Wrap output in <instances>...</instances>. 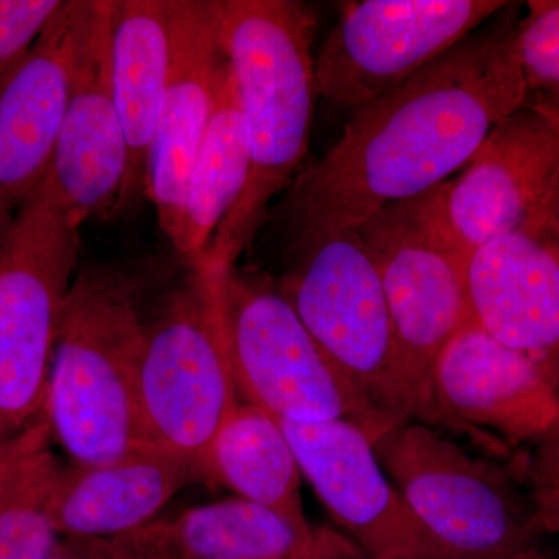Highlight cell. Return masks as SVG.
<instances>
[{
    "label": "cell",
    "instance_id": "6da1fadb",
    "mask_svg": "<svg viewBox=\"0 0 559 559\" xmlns=\"http://www.w3.org/2000/svg\"><path fill=\"white\" fill-rule=\"evenodd\" d=\"M516 31L509 20L480 27L353 109L337 142L300 170L263 227L280 241L356 230L381 209L448 182L492 128L528 105Z\"/></svg>",
    "mask_w": 559,
    "mask_h": 559
},
{
    "label": "cell",
    "instance_id": "7a4b0ae2",
    "mask_svg": "<svg viewBox=\"0 0 559 559\" xmlns=\"http://www.w3.org/2000/svg\"><path fill=\"white\" fill-rule=\"evenodd\" d=\"M209 5L237 83L250 160L240 200L197 263L226 274L253 245L271 201L288 190L307 157L319 95L311 51L318 17L297 0H209Z\"/></svg>",
    "mask_w": 559,
    "mask_h": 559
},
{
    "label": "cell",
    "instance_id": "3957f363",
    "mask_svg": "<svg viewBox=\"0 0 559 559\" xmlns=\"http://www.w3.org/2000/svg\"><path fill=\"white\" fill-rule=\"evenodd\" d=\"M145 325L138 280L128 272L94 264L73 278L51 360L46 419L75 465L153 447L135 395Z\"/></svg>",
    "mask_w": 559,
    "mask_h": 559
},
{
    "label": "cell",
    "instance_id": "277c9868",
    "mask_svg": "<svg viewBox=\"0 0 559 559\" xmlns=\"http://www.w3.org/2000/svg\"><path fill=\"white\" fill-rule=\"evenodd\" d=\"M373 451L447 559H554L527 489L502 466L421 421L392 426Z\"/></svg>",
    "mask_w": 559,
    "mask_h": 559
},
{
    "label": "cell",
    "instance_id": "5b68a950",
    "mask_svg": "<svg viewBox=\"0 0 559 559\" xmlns=\"http://www.w3.org/2000/svg\"><path fill=\"white\" fill-rule=\"evenodd\" d=\"M190 270L146 320L135 395L150 444L197 466L205 480L210 448L241 401L224 334V274Z\"/></svg>",
    "mask_w": 559,
    "mask_h": 559
},
{
    "label": "cell",
    "instance_id": "8992f818",
    "mask_svg": "<svg viewBox=\"0 0 559 559\" xmlns=\"http://www.w3.org/2000/svg\"><path fill=\"white\" fill-rule=\"evenodd\" d=\"M444 183L381 209L356 229L388 299L401 381L417 421L429 426H440L430 400V370L441 349L473 320L468 257L448 226Z\"/></svg>",
    "mask_w": 559,
    "mask_h": 559
},
{
    "label": "cell",
    "instance_id": "52a82bcc",
    "mask_svg": "<svg viewBox=\"0 0 559 559\" xmlns=\"http://www.w3.org/2000/svg\"><path fill=\"white\" fill-rule=\"evenodd\" d=\"M227 352L241 403L296 423H355L371 443L392 423L326 358L277 283L238 271L221 280Z\"/></svg>",
    "mask_w": 559,
    "mask_h": 559
},
{
    "label": "cell",
    "instance_id": "ba28073f",
    "mask_svg": "<svg viewBox=\"0 0 559 559\" xmlns=\"http://www.w3.org/2000/svg\"><path fill=\"white\" fill-rule=\"evenodd\" d=\"M277 283L326 358L392 425L417 421L380 275L358 231L282 241Z\"/></svg>",
    "mask_w": 559,
    "mask_h": 559
},
{
    "label": "cell",
    "instance_id": "9c48e42d",
    "mask_svg": "<svg viewBox=\"0 0 559 559\" xmlns=\"http://www.w3.org/2000/svg\"><path fill=\"white\" fill-rule=\"evenodd\" d=\"M80 227L43 183L0 241V444L46 417Z\"/></svg>",
    "mask_w": 559,
    "mask_h": 559
},
{
    "label": "cell",
    "instance_id": "30bf717a",
    "mask_svg": "<svg viewBox=\"0 0 559 559\" xmlns=\"http://www.w3.org/2000/svg\"><path fill=\"white\" fill-rule=\"evenodd\" d=\"M318 58L319 95L358 109L479 31L509 7L499 0H353L341 2Z\"/></svg>",
    "mask_w": 559,
    "mask_h": 559
},
{
    "label": "cell",
    "instance_id": "8fae6325",
    "mask_svg": "<svg viewBox=\"0 0 559 559\" xmlns=\"http://www.w3.org/2000/svg\"><path fill=\"white\" fill-rule=\"evenodd\" d=\"M559 202V139L532 106L511 114L444 183V213L466 257L506 235L546 237Z\"/></svg>",
    "mask_w": 559,
    "mask_h": 559
},
{
    "label": "cell",
    "instance_id": "7c38bea8",
    "mask_svg": "<svg viewBox=\"0 0 559 559\" xmlns=\"http://www.w3.org/2000/svg\"><path fill=\"white\" fill-rule=\"evenodd\" d=\"M430 400L441 428L489 447L538 443L559 423L557 381L538 360L500 344L471 320L430 370Z\"/></svg>",
    "mask_w": 559,
    "mask_h": 559
},
{
    "label": "cell",
    "instance_id": "4fadbf2b",
    "mask_svg": "<svg viewBox=\"0 0 559 559\" xmlns=\"http://www.w3.org/2000/svg\"><path fill=\"white\" fill-rule=\"evenodd\" d=\"M277 421L301 474L367 558L447 559L393 487L358 425L345 419Z\"/></svg>",
    "mask_w": 559,
    "mask_h": 559
},
{
    "label": "cell",
    "instance_id": "5bb4252c",
    "mask_svg": "<svg viewBox=\"0 0 559 559\" xmlns=\"http://www.w3.org/2000/svg\"><path fill=\"white\" fill-rule=\"evenodd\" d=\"M112 2L86 0L47 189L76 223L117 213L128 151L110 79Z\"/></svg>",
    "mask_w": 559,
    "mask_h": 559
},
{
    "label": "cell",
    "instance_id": "9a60e30c",
    "mask_svg": "<svg viewBox=\"0 0 559 559\" xmlns=\"http://www.w3.org/2000/svg\"><path fill=\"white\" fill-rule=\"evenodd\" d=\"M86 0H66L0 80V241L49 176L68 108Z\"/></svg>",
    "mask_w": 559,
    "mask_h": 559
},
{
    "label": "cell",
    "instance_id": "2e32d148",
    "mask_svg": "<svg viewBox=\"0 0 559 559\" xmlns=\"http://www.w3.org/2000/svg\"><path fill=\"white\" fill-rule=\"evenodd\" d=\"M226 64L209 0H173L170 76L143 187L168 240L178 227Z\"/></svg>",
    "mask_w": 559,
    "mask_h": 559
},
{
    "label": "cell",
    "instance_id": "e0dca14e",
    "mask_svg": "<svg viewBox=\"0 0 559 559\" xmlns=\"http://www.w3.org/2000/svg\"><path fill=\"white\" fill-rule=\"evenodd\" d=\"M471 319L500 344L543 364L559 385V253L549 237L513 234L471 253Z\"/></svg>",
    "mask_w": 559,
    "mask_h": 559
},
{
    "label": "cell",
    "instance_id": "ac0fdd59",
    "mask_svg": "<svg viewBox=\"0 0 559 559\" xmlns=\"http://www.w3.org/2000/svg\"><path fill=\"white\" fill-rule=\"evenodd\" d=\"M116 539L134 559H370L341 533L241 498L159 518Z\"/></svg>",
    "mask_w": 559,
    "mask_h": 559
},
{
    "label": "cell",
    "instance_id": "d6986e66",
    "mask_svg": "<svg viewBox=\"0 0 559 559\" xmlns=\"http://www.w3.org/2000/svg\"><path fill=\"white\" fill-rule=\"evenodd\" d=\"M200 480L197 466L156 447L64 468L55 492V527L61 538H120L159 520L180 489Z\"/></svg>",
    "mask_w": 559,
    "mask_h": 559
},
{
    "label": "cell",
    "instance_id": "ffe728a7",
    "mask_svg": "<svg viewBox=\"0 0 559 559\" xmlns=\"http://www.w3.org/2000/svg\"><path fill=\"white\" fill-rule=\"evenodd\" d=\"M173 57V0H112L110 79L128 151L117 212L145 187Z\"/></svg>",
    "mask_w": 559,
    "mask_h": 559
},
{
    "label": "cell",
    "instance_id": "44dd1931",
    "mask_svg": "<svg viewBox=\"0 0 559 559\" xmlns=\"http://www.w3.org/2000/svg\"><path fill=\"white\" fill-rule=\"evenodd\" d=\"M249 167L237 83L227 62L215 109L191 170L178 227L170 238L173 248L190 266L204 259L221 224L240 200Z\"/></svg>",
    "mask_w": 559,
    "mask_h": 559
},
{
    "label": "cell",
    "instance_id": "7402d4cb",
    "mask_svg": "<svg viewBox=\"0 0 559 559\" xmlns=\"http://www.w3.org/2000/svg\"><path fill=\"white\" fill-rule=\"evenodd\" d=\"M300 477L299 462L277 419L252 404H238L210 448L205 480L307 527L311 524L305 516Z\"/></svg>",
    "mask_w": 559,
    "mask_h": 559
},
{
    "label": "cell",
    "instance_id": "603a6c76",
    "mask_svg": "<svg viewBox=\"0 0 559 559\" xmlns=\"http://www.w3.org/2000/svg\"><path fill=\"white\" fill-rule=\"evenodd\" d=\"M50 433L44 417L0 444V559H47L60 543L53 500L64 466Z\"/></svg>",
    "mask_w": 559,
    "mask_h": 559
},
{
    "label": "cell",
    "instance_id": "cb8c5ba5",
    "mask_svg": "<svg viewBox=\"0 0 559 559\" xmlns=\"http://www.w3.org/2000/svg\"><path fill=\"white\" fill-rule=\"evenodd\" d=\"M518 24L516 49L530 102L559 108V0L528 2Z\"/></svg>",
    "mask_w": 559,
    "mask_h": 559
},
{
    "label": "cell",
    "instance_id": "d4e9b609",
    "mask_svg": "<svg viewBox=\"0 0 559 559\" xmlns=\"http://www.w3.org/2000/svg\"><path fill=\"white\" fill-rule=\"evenodd\" d=\"M64 0H0V80L35 46Z\"/></svg>",
    "mask_w": 559,
    "mask_h": 559
},
{
    "label": "cell",
    "instance_id": "484cf974",
    "mask_svg": "<svg viewBox=\"0 0 559 559\" xmlns=\"http://www.w3.org/2000/svg\"><path fill=\"white\" fill-rule=\"evenodd\" d=\"M47 559H134L117 539L61 538Z\"/></svg>",
    "mask_w": 559,
    "mask_h": 559
},
{
    "label": "cell",
    "instance_id": "4316f807",
    "mask_svg": "<svg viewBox=\"0 0 559 559\" xmlns=\"http://www.w3.org/2000/svg\"><path fill=\"white\" fill-rule=\"evenodd\" d=\"M530 106L543 117L547 123L554 128V131L557 132L559 139V108L558 106L549 105V103L544 102H530Z\"/></svg>",
    "mask_w": 559,
    "mask_h": 559
},
{
    "label": "cell",
    "instance_id": "83f0119b",
    "mask_svg": "<svg viewBox=\"0 0 559 559\" xmlns=\"http://www.w3.org/2000/svg\"><path fill=\"white\" fill-rule=\"evenodd\" d=\"M550 234L559 235V202L557 207V216H555L554 229H551Z\"/></svg>",
    "mask_w": 559,
    "mask_h": 559
},
{
    "label": "cell",
    "instance_id": "f1b7e54d",
    "mask_svg": "<svg viewBox=\"0 0 559 559\" xmlns=\"http://www.w3.org/2000/svg\"><path fill=\"white\" fill-rule=\"evenodd\" d=\"M547 237H549L550 240L554 241L555 248H557L558 253H559V235L549 234V235H547Z\"/></svg>",
    "mask_w": 559,
    "mask_h": 559
}]
</instances>
